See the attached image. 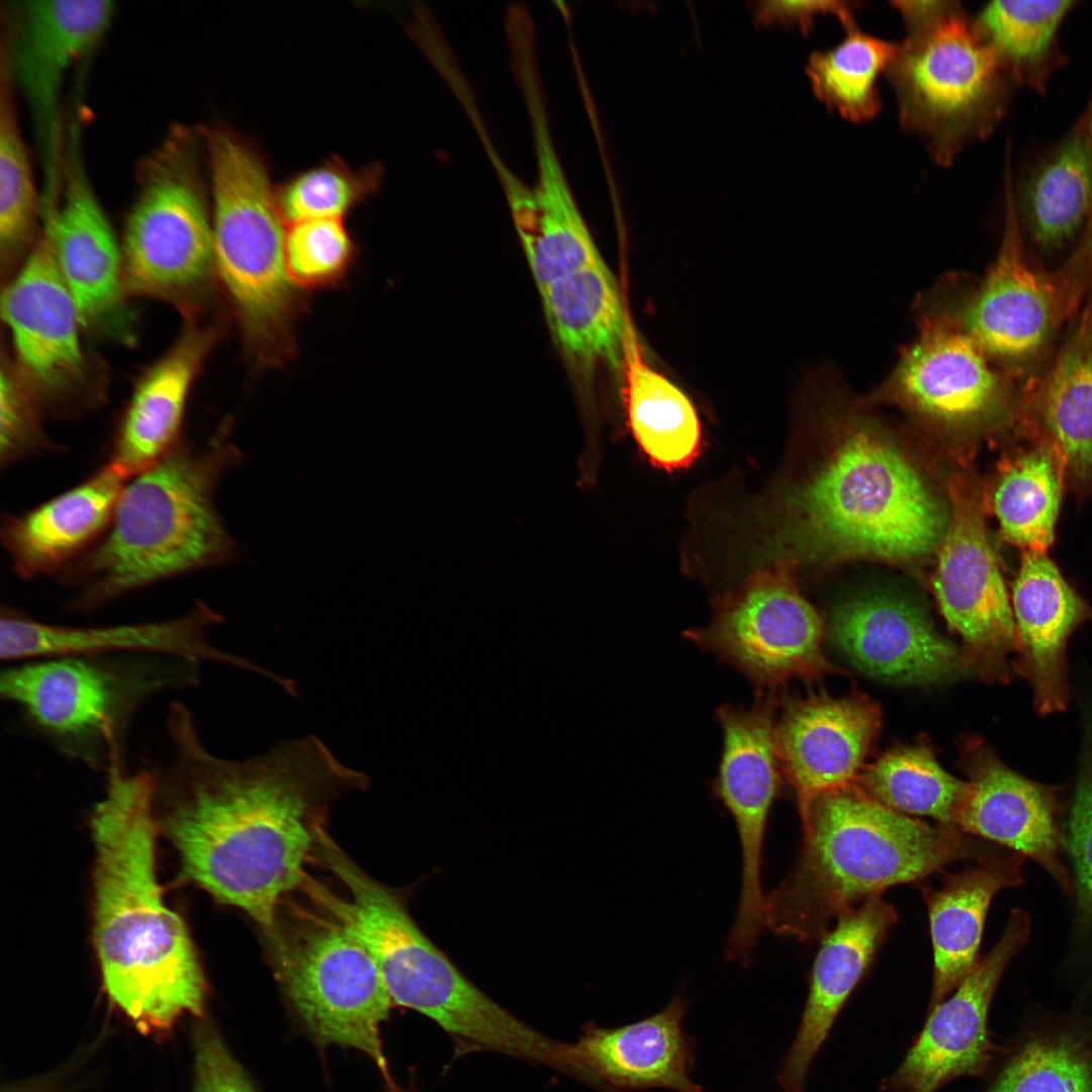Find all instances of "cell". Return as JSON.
<instances>
[{"label":"cell","instance_id":"obj_39","mask_svg":"<svg viewBox=\"0 0 1092 1092\" xmlns=\"http://www.w3.org/2000/svg\"><path fill=\"white\" fill-rule=\"evenodd\" d=\"M986 1092H1092V1036L1048 1029L1025 1037Z\"/></svg>","mask_w":1092,"mask_h":1092},{"label":"cell","instance_id":"obj_44","mask_svg":"<svg viewBox=\"0 0 1092 1092\" xmlns=\"http://www.w3.org/2000/svg\"><path fill=\"white\" fill-rule=\"evenodd\" d=\"M16 368L3 364L0 379V463L2 467L51 447L39 407Z\"/></svg>","mask_w":1092,"mask_h":1092},{"label":"cell","instance_id":"obj_22","mask_svg":"<svg viewBox=\"0 0 1092 1092\" xmlns=\"http://www.w3.org/2000/svg\"><path fill=\"white\" fill-rule=\"evenodd\" d=\"M75 154H70L61 203L43 208V222L83 328L126 336L121 247Z\"/></svg>","mask_w":1092,"mask_h":1092},{"label":"cell","instance_id":"obj_24","mask_svg":"<svg viewBox=\"0 0 1092 1092\" xmlns=\"http://www.w3.org/2000/svg\"><path fill=\"white\" fill-rule=\"evenodd\" d=\"M1011 186L1007 185L1000 252L979 287L950 311L987 356L1020 362L1044 345L1055 322L1057 299L1052 281L1026 258Z\"/></svg>","mask_w":1092,"mask_h":1092},{"label":"cell","instance_id":"obj_47","mask_svg":"<svg viewBox=\"0 0 1092 1092\" xmlns=\"http://www.w3.org/2000/svg\"><path fill=\"white\" fill-rule=\"evenodd\" d=\"M855 3L847 1H761L754 4L753 13L762 25L794 26L808 32L819 15H833L844 29L855 24Z\"/></svg>","mask_w":1092,"mask_h":1092},{"label":"cell","instance_id":"obj_20","mask_svg":"<svg viewBox=\"0 0 1092 1092\" xmlns=\"http://www.w3.org/2000/svg\"><path fill=\"white\" fill-rule=\"evenodd\" d=\"M964 760L969 789L957 830L1031 858L1073 897V880L1059 857L1066 843L1059 788L1017 774L980 739L968 743Z\"/></svg>","mask_w":1092,"mask_h":1092},{"label":"cell","instance_id":"obj_28","mask_svg":"<svg viewBox=\"0 0 1092 1092\" xmlns=\"http://www.w3.org/2000/svg\"><path fill=\"white\" fill-rule=\"evenodd\" d=\"M897 919L895 908L882 895H873L839 916L821 937L806 1006L777 1076L784 1092H804L812 1061Z\"/></svg>","mask_w":1092,"mask_h":1092},{"label":"cell","instance_id":"obj_49","mask_svg":"<svg viewBox=\"0 0 1092 1092\" xmlns=\"http://www.w3.org/2000/svg\"><path fill=\"white\" fill-rule=\"evenodd\" d=\"M1082 124H1083L1084 128L1086 129V131H1087V133H1088V135H1089V138H1090V140L1092 142V101H1091V104L1089 106L1088 112L1086 113V115L1084 117V121L1082 122ZM1090 243L1092 245V213L1090 215Z\"/></svg>","mask_w":1092,"mask_h":1092},{"label":"cell","instance_id":"obj_43","mask_svg":"<svg viewBox=\"0 0 1092 1092\" xmlns=\"http://www.w3.org/2000/svg\"><path fill=\"white\" fill-rule=\"evenodd\" d=\"M353 254L351 237L342 218H313L290 223L285 234L284 259L290 281L318 287L340 277Z\"/></svg>","mask_w":1092,"mask_h":1092},{"label":"cell","instance_id":"obj_1","mask_svg":"<svg viewBox=\"0 0 1092 1092\" xmlns=\"http://www.w3.org/2000/svg\"><path fill=\"white\" fill-rule=\"evenodd\" d=\"M167 732L171 754L155 769L156 795L166 801L165 828L185 873L266 937L284 898L304 882L333 802L369 779L315 736L248 759L218 757L179 702L170 706Z\"/></svg>","mask_w":1092,"mask_h":1092},{"label":"cell","instance_id":"obj_6","mask_svg":"<svg viewBox=\"0 0 1092 1092\" xmlns=\"http://www.w3.org/2000/svg\"><path fill=\"white\" fill-rule=\"evenodd\" d=\"M347 896L322 886L317 899L362 942L383 977L392 1003L442 1027L461 1052L485 1050L545 1065L553 1039L483 993L440 950L412 917L404 895L376 881L333 839L316 854Z\"/></svg>","mask_w":1092,"mask_h":1092},{"label":"cell","instance_id":"obj_8","mask_svg":"<svg viewBox=\"0 0 1092 1092\" xmlns=\"http://www.w3.org/2000/svg\"><path fill=\"white\" fill-rule=\"evenodd\" d=\"M206 154L215 269L253 343L281 342L291 313L284 218L264 157L226 125L201 131Z\"/></svg>","mask_w":1092,"mask_h":1092},{"label":"cell","instance_id":"obj_26","mask_svg":"<svg viewBox=\"0 0 1092 1092\" xmlns=\"http://www.w3.org/2000/svg\"><path fill=\"white\" fill-rule=\"evenodd\" d=\"M831 636L852 664L889 682L925 685L952 676L957 648L915 605L893 597L849 600L832 615Z\"/></svg>","mask_w":1092,"mask_h":1092},{"label":"cell","instance_id":"obj_48","mask_svg":"<svg viewBox=\"0 0 1092 1092\" xmlns=\"http://www.w3.org/2000/svg\"><path fill=\"white\" fill-rule=\"evenodd\" d=\"M891 4L903 18L908 34L924 30L962 8L958 1H894Z\"/></svg>","mask_w":1092,"mask_h":1092},{"label":"cell","instance_id":"obj_31","mask_svg":"<svg viewBox=\"0 0 1092 1092\" xmlns=\"http://www.w3.org/2000/svg\"><path fill=\"white\" fill-rule=\"evenodd\" d=\"M1024 856H980L978 863L945 876L938 889L923 888L934 956L928 1011L969 974L978 958L986 915L1001 890L1023 883Z\"/></svg>","mask_w":1092,"mask_h":1092},{"label":"cell","instance_id":"obj_36","mask_svg":"<svg viewBox=\"0 0 1092 1092\" xmlns=\"http://www.w3.org/2000/svg\"><path fill=\"white\" fill-rule=\"evenodd\" d=\"M854 784L896 812L929 816L956 830L969 789L940 766L923 741L889 750L862 768Z\"/></svg>","mask_w":1092,"mask_h":1092},{"label":"cell","instance_id":"obj_41","mask_svg":"<svg viewBox=\"0 0 1092 1092\" xmlns=\"http://www.w3.org/2000/svg\"><path fill=\"white\" fill-rule=\"evenodd\" d=\"M1075 4L1057 1H992L973 22L1004 72L1032 78L1048 59L1057 29Z\"/></svg>","mask_w":1092,"mask_h":1092},{"label":"cell","instance_id":"obj_18","mask_svg":"<svg viewBox=\"0 0 1092 1092\" xmlns=\"http://www.w3.org/2000/svg\"><path fill=\"white\" fill-rule=\"evenodd\" d=\"M113 12L107 0L26 1L18 9L6 69L31 115L48 179L58 176L63 83L102 39Z\"/></svg>","mask_w":1092,"mask_h":1092},{"label":"cell","instance_id":"obj_11","mask_svg":"<svg viewBox=\"0 0 1092 1092\" xmlns=\"http://www.w3.org/2000/svg\"><path fill=\"white\" fill-rule=\"evenodd\" d=\"M1003 73L963 8L909 33L887 71L901 124L945 166L992 128L1000 112Z\"/></svg>","mask_w":1092,"mask_h":1092},{"label":"cell","instance_id":"obj_30","mask_svg":"<svg viewBox=\"0 0 1092 1092\" xmlns=\"http://www.w3.org/2000/svg\"><path fill=\"white\" fill-rule=\"evenodd\" d=\"M211 341L210 330L187 324L136 382L108 461L127 477L149 468L179 443L189 392Z\"/></svg>","mask_w":1092,"mask_h":1092},{"label":"cell","instance_id":"obj_46","mask_svg":"<svg viewBox=\"0 0 1092 1092\" xmlns=\"http://www.w3.org/2000/svg\"><path fill=\"white\" fill-rule=\"evenodd\" d=\"M193 1043V1092H257L216 1027L204 1017L194 1026Z\"/></svg>","mask_w":1092,"mask_h":1092},{"label":"cell","instance_id":"obj_35","mask_svg":"<svg viewBox=\"0 0 1092 1092\" xmlns=\"http://www.w3.org/2000/svg\"><path fill=\"white\" fill-rule=\"evenodd\" d=\"M623 363L627 423L641 452L660 469L689 467L702 448V426L693 402L643 360L630 327Z\"/></svg>","mask_w":1092,"mask_h":1092},{"label":"cell","instance_id":"obj_16","mask_svg":"<svg viewBox=\"0 0 1092 1092\" xmlns=\"http://www.w3.org/2000/svg\"><path fill=\"white\" fill-rule=\"evenodd\" d=\"M518 86L531 125L537 178L525 184L496 150L486 155L498 177L538 289L602 257L557 154L541 77L527 75Z\"/></svg>","mask_w":1092,"mask_h":1092},{"label":"cell","instance_id":"obj_42","mask_svg":"<svg viewBox=\"0 0 1092 1092\" xmlns=\"http://www.w3.org/2000/svg\"><path fill=\"white\" fill-rule=\"evenodd\" d=\"M380 163L353 168L333 156L298 172L277 188L285 221L342 216L376 193L381 185Z\"/></svg>","mask_w":1092,"mask_h":1092},{"label":"cell","instance_id":"obj_17","mask_svg":"<svg viewBox=\"0 0 1092 1092\" xmlns=\"http://www.w3.org/2000/svg\"><path fill=\"white\" fill-rule=\"evenodd\" d=\"M1029 915L1012 910L1004 932L947 999L928 1011L926 1022L898 1069L881 1085L891 1092H935L959 1077L984 1076L997 1046L988 1014L997 985L1027 940Z\"/></svg>","mask_w":1092,"mask_h":1092},{"label":"cell","instance_id":"obj_12","mask_svg":"<svg viewBox=\"0 0 1092 1092\" xmlns=\"http://www.w3.org/2000/svg\"><path fill=\"white\" fill-rule=\"evenodd\" d=\"M949 512L932 587L949 628L963 640L965 665L987 681L1010 679L1007 656L1019 640L1011 599L989 542L978 478H948Z\"/></svg>","mask_w":1092,"mask_h":1092},{"label":"cell","instance_id":"obj_32","mask_svg":"<svg viewBox=\"0 0 1092 1092\" xmlns=\"http://www.w3.org/2000/svg\"><path fill=\"white\" fill-rule=\"evenodd\" d=\"M559 350L576 370L623 363L627 325L620 290L602 260L539 289Z\"/></svg>","mask_w":1092,"mask_h":1092},{"label":"cell","instance_id":"obj_25","mask_svg":"<svg viewBox=\"0 0 1092 1092\" xmlns=\"http://www.w3.org/2000/svg\"><path fill=\"white\" fill-rule=\"evenodd\" d=\"M687 1006L685 997L675 995L665 1008L633 1023L589 1022L576 1041L567 1043L568 1055L586 1084L602 1092H703L690 1078L695 1041L682 1028Z\"/></svg>","mask_w":1092,"mask_h":1092},{"label":"cell","instance_id":"obj_45","mask_svg":"<svg viewBox=\"0 0 1092 1092\" xmlns=\"http://www.w3.org/2000/svg\"><path fill=\"white\" fill-rule=\"evenodd\" d=\"M1065 844L1075 872L1078 921L1092 926V763L1078 782Z\"/></svg>","mask_w":1092,"mask_h":1092},{"label":"cell","instance_id":"obj_14","mask_svg":"<svg viewBox=\"0 0 1092 1092\" xmlns=\"http://www.w3.org/2000/svg\"><path fill=\"white\" fill-rule=\"evenodd\" d=\"M823 622L785 569L752 576L717 605L712 621L686 637L761 688L831 671L822 652Z\"/></svg>","mask_w":1092,"mask_h":1092},{"label":"cell","instance_id":"obj_9","mask_svg":"<svg viewBox=\"0 0 1092 1092\" xmlns=\"http://www.w3.org/2000/svg\"><path fill=\"white\" fill-rule=\"evenodd\" d=\"M317 903L315 911L280 906L272 932L264 937L275 978L316 1043L358 1050L389 1083L381 1026L393 1005L391 997L367 948Z\"/></svg>","mask_w":1092,"mask_h":1092},{"label":"cell","instance_id":"obj_29","mask_svg":"<svg viewBox=\"0 0 1092 1092\" xmlns=\"http://www.w3.org/2000/svg\"><path fill=\"white\" fill-rule=\"evenodd\" d=\"M128 477L106 463L71 489L19 515L2 518L1 541L22 578L58 575L107 530Z\"/></svg>","mask_w":1092,"mask_h":1092},{"label":"cell","instance_id":"obj_34","mask_svg":"<svg viewBox=\"0 0 1092 1092\" xmlns=\"http://www.w3.org/2000/svg\"><path fill=\"white\" fill-rule=\"evenodd\" d=\"M999 464L990 506L1003 540L1023 551H1043L1053 545L1064 488L1063 456L1049 440L1027 432Z\"/></svg>","mask_w":1092,"mask_h":1092},{"label":"cell","instance_id":"obj_10","mask_svg":"<svg viewBox=\"0 0 1092 1092\" xmlns=\"http://www.w3.org/2000/svg\"><path fill=\"white\" fill-rule=\"evenodd\" d=\"M198 146L177 128L146 160L121 246L127 292L185 308L215 268Z\"/></svg>","mask_w":1092,"mask_h":1092},{"label":"cell","instance_id":"obj_19","mask_svg":"<svg viewBox=\"0 0 1092 1092\" xmlns=\"http://www.w3.org/2000/svg\"><path fill=\"white\" fill-rule=\"evenodd\" d=\"M221 622V615L201 601L174 618L104 626L55 625L3 607L0 656L21 662L72 655L155 654L220 662L274 679V673L210 643L208 631Z\"/></svg>","mask_w":1092,"mask_h":1092},{"label":"cell","instance_id":"obj_13","mask_svg":"<svg viewBox=\"0 0 1092 1092\" xmlns=\"http://www.w3.org/2000/svg\"><path fill=\"white\" fill-rule=\"evenodd\" d=\"M1 314L15 350V368L39 408L71 414L90 405L89 365L75 300L42 222L27 256L1 295Z\"/></svg>","mask_w":1092,"mask_h":1092},{"label":"cell","instance_id":"obj_37","mask_svg":"<svg viewBox=\"0 0 1092 1092\" xmlns=\"http://www.w3.org/2000/svg\"><path fill=\"white\" fill-rule=\"evenodd\" d=\"M1024 200L1043 247L1068 240L1092 213V142L1083 124L1032 174Z\"/></svg>","mask_w":1092,"mask_h":1092},{"label":"cell","instance_id":"obj_27","mask_svg":"<svg viewBox=\"0 0 1092 1092\" xmlns=\"http://www.w3.org/2000/svg\"><path fill=\"white\" fill-rule=\"evenodd\" d=\"M1011 606L1019 640L1012 667L1030 684L1038 715L1063 712L1070 697L1067 644L1092 619V608L1043 551H1023Z\"/></svg>","mask_w":1092,"mask_h":1092},{"label":"cell","instance_id":"obj_40","mask_svg":"<svg viewBox=\"0 0 1092 1092\" xmlns=\"http://www.w3.org/2000/svg\"><path fill=\"white\" fill-rule=\"evenodd\" d=\"M5 73L0 102V259L3 276L8 274L9 279L37 238L38 200L13 107L12 83Z\"/></svg>","mask_w":1092,"mask_h":1092},{"label":"cell","instance_id":"obj_21","mask_svg":"<svg viewBox=\"0 0 1092 1092\" xmlns=\"http://www.w3.org/2000/svg\"><path fill=\"white\" fill-rule=\"evenodd\" d=\"M783 706L776 745L799 809L822 792L854 784L881 727L879 706L863 695L823 692Z\"/></svg>","mask_w":1092,"mask_h":1092},{"label":"cell","instance_id":"obj_23","mask_svg":"<svg viewBox=\"0 0 1092 1092\" xmlns=\"http://www.w3.org/2000/svg\"><path fill=\"white\" fill-rule=\"evenodd\" d=\"M774 694L760 691L748 707L722 705L716 718L723 748L715 794L734 818L742 854V899L762 895L761 859L766 822L779 793L781 764L776 745Z\"/></svg>","mask_w":1092,"mask_h":1092},{"label":"cell","instance_id":"obj_15","mask_svg":"<svg viewBox=\"0 0 1092 1092\" xmlns=\"http://www.w3.org/2000/svg\"><path fill=\"white\" fill-rule=\"evenodd\" d=\"M876 398L949 432L992 425L1004 408L1003 387L988 356L950 310L923 314Z\"/></svg>","mask_w":1092,"mask_h":1092},{"label":"cell","instance_id":"obj_33","mask_svg":"<svg viewBox=\"0 0 1092 1092\" xmlns=\"http://www.w3.org/2000/svg\"><path fill=\"white\" fill-rule=\"evenodd\" d=\"M1030 425L1060 451L1067 485L1076 493L1092 489V311L1062 348L1035 397Z\"/></svg>","mask_w":1092,"mask_h":1092},{"label":"cell","instance_id":"obj_5","mask_svg":"<svg viewBox=\"0 0 1092 1092\" xmlns=\"http://www.w3.org/2000/svg\"><path fill=\"white\" fill-rule=\"evenodd\" d=\"M241 461L218 432L203 448L179 442L129 477L101 539L57 575L76 588L67 609L90 613L160 580L233 560L237 544L218 516L214 490Z\"/></svg>","mask_w":1092,"mask_h":1092},{"label":"cell","instance_id":"obj_4","mask_svg":"<svg viewBox=\"0 0 1092 1092\" xmlns=\"http://www.w3.org/2000/svg\"><path fill=\"white\" fill-rule=\"evenodd\" d=\"M799 811V858L765 900L766 925L789 938L822 937L867 898L978 854L966 834L896 812L855 784L822 792Z\"/></svg>","mask_w":1092,"mask_h":1092},{"label":"cell","instance_id":"obj_2","mask_svg":"<svg viewBox=\"0 0 1092 1092\" xmlns=\"http://www.w3.org/2000/svg\"><path fill=\"white\" fill-rule=\"evenodd\" d=\"M91 815L94 940L110 1002L143 1034H169L204 1017L207 984L182 919L164 903L156 873L155 769L106 770Z\"/></svg>","mask_w":1092,"mask_h":1092},{"label":"cell","instance_id":"obj_7","mask_svg":"<svg viewBox=\"0 0 1092 1092\" xmlns=\"http://www.w3.org/2000/svg\"><path fill=\"white\" fill-rule=\"evenodd\" d=\"M200 663L155 654L72 655L16 662L0 695L68 759L105 770L141 708L155 696L195 687Z\"/></svg>","mask_w":1092,"mask_h":1092},{"label":"cell","instance_id":"obj_3","mask_svg":"<svg viewBox=\"0 0 1092 1092\" xmlns=\"http://www.w3.org/2000/svg\"><path fill=\"white\" fill-rule=\"evenodd\" d=\"M820 462L789 495L777 557L906 562L936 549L948 514L910 459L874 424L833 420Z\"/></svg>","mask_w":1092,"mask_h":1092},{"label":"cell","instance_id":"obj_38","mask_svg":"<svg viewBox=\"0 0 1092 1092\" xmlns=\"http://www.w3.org/2000/svg\"><path fill=\"white\" fill-rule=\"evenodd\" d=\"M831 49L813 53L806 68L816 97L843 118L861 122L881 108L878 80L898 44L860 31L856 25Z\"/></svg>","mask_w":1092,"mask_h":1092}]
</instances>
